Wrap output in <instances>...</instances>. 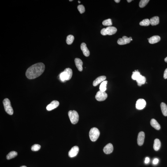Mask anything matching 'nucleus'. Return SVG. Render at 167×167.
<instances>
[{"mask_svg":"<svg viewBox=\"0 0 167 167\" xmlns=\"http://www.w3.org/2000/svg\"><path fill=\"white\" fill-rule=\"evenodd\" d=\"M45 69V65L42 63L34 64L27 69L26 76L28 78L32 79L39 77L43 73Z\"/></svg>","mask_w":167,"mask_h":167,"instance_id":"f257e3e1","label":"nucleus"},{"mask_svg":"<svg viewBox=\"0 0 167 167\" xmlns=\"http://www.w3.org/2000/svg\"><path fill=\"white\" fill-rule=\"evenodd\" d=\"M72 69L69 68H66L64 72L60 74V80L63 82L70 80L72 77Z\"/></svg>","mask_w":167,"mask_h":167,"instance_id":"f03ea898","label":"nucleus"},{"mask_svg":"<svg viewBox=\"0 0 167 167\" xmlns=\"http://www.w3.org/2000/svg\"><path fill=\"white\" fill-rule=\"evenodd\" d=\"M100 132L99 130L96 128H92L89 132L90 140L92 142H95L99 136Z\"/></svg>","mask_w":167,"mask_h":167,"instance_id":"7ed1b4c3","label":"nucleus"},{"mask_svg":"<svg viewBox=\"0 0 167 167\" xmlns=\"http://www.w3.org/2000/svg\"><path fill=\"white\" fill-rule=\"evenodd\" d=\"M70 120L72 124H76L79 121V116L76 111L70 110L68 113Z\"/></svg>","mask_w":167,"mask_h":167,"instance_id":"20e7f679","label":"nucleus"},{"mask_svg":"<svg viewBox=\"0 0 167 167\" xmlns=\"http://www.w3.org/2000/svg\"><path fill=\"white\" fill-rule=\"evenodd\" d=\"M3 104L5 111L10 115H13V110L11 105V102L9 99L5 98L3 101Z\"/></svg>","mask_w":167,"mask_h":167,"instance_id":"39448f33","label":"nucleus"},{"mask_svg":"<svg viewBox=\"0 0 167 167\" xmlns=\"http://www.w3.org/2000/svg\"><path fill=\"white\" fill-rule=\"evenodd\" d=\"M107 94L105 92H102L100 90L97 93L95 96L96 99L98 101H102L105 100L107 97Z\"/></svg>","mask_w":167,"mask_h":167,"instance_id":"423d86ee","label":"nucleus"},{"mask_svg":"<svg viewBox=\"0 0 167 167\" xmlns=\"http://www.w3.org/2000/svg\"><path fill=\"white\" fill-rule=\"evenodd\" d=\"M135 105L137 109L139 110L143 109L146 106V101L143 99H139L137 101Z\"/></svg>","mask_w":167,"mask_h":167,"instance_id":"0eeeda50","label":"nucleus"},{"mask_svg":"<svg viewBox=\"0 0 167 167\" xmlns=\"http://www.w3.org/2000/svg\"><path fill=\"white\" fill-rule=\"evenodd\" d=\"M131 39H132L131 37L128 38L127 36H124L122 38H120L118 40L117 43L120 45L126 44L130 42Z\"/></svg>","mask_w":167,"mask_h":167,"instance_id":"6e6552de","label":"nucleus"},{"mask_svg":"<svg viewBox=\"0 0 167 167\" xmlns=\"http://www.w3.org/2000/svg\"><path fill=\"white\" fill-rule=\"evenodd\" d=\"M59 105V102L58 101L54 100L52 102L46 106V109L48 111H50L56 108Z\"/></svg>","mask_w":167,"mask_h":167,"instance_id":"1a4fd4ad","label":"nucleus"},{"mask_svg":"<svg viewBox=\"0 0 167 167\" xmlns=\"http://www.w3.org/2000/svg\"><path fill=\"white\" fill-rule=\"evenodd\" d=\"M79 151V148L77 146H74L69 152L68 156L70 157H75L77 155Z\"/></svg>","mask_w":167,"mask_h":167,"instance_id":"9d476101","label":"nucleus"},{"mask_svg":"<svg viewBox=\"0 0 167 167\" xmlns=\"http://www.w3.org/2000/svg\"><path fill=\"white\" fill-rule=\"evenodd\" d=\"M145 137V134L143 132H140L138 134L137 142L138 145L139 146H142L144 143Z\"/></svg>","mask_w":167,"mask_h":167,"instance_id":"9b49d317","label":"nucleus"},{"mask_svg":"<svg viewBox=\"0 0 167 167\" xmlns=\"http://www.w3.org/2000/svg\"><path fill=\"white\" fill-rule=\"evenodd\" d=\"M113 147L111 143H109L106 145L104 148L103 151L104 153L106 154H109L113 152Z\"/></svg>","mask_w":167,"mask_h":167,"instance_id":"f8f14e48","label":"nucleus"},{"mask_svg":"<svg viewBox=\"0 0 167 167\" xmlns=\"http://www.w3.org/2000/svg\"><path fill=\"white\" fill-rule=\"evenodd\" d=\"M80 48L83 54L86 57H88L90 55V52L87 46V45L85 43H82L80 45Z\"/></svg>","mask_w":167,"mask_h":167,"instance_id":"ddd939ff","label":"nucleus"},{"mask_svg":"<svg viewBox=\"0 0 167 167\" xmlns=\"http://www.w3.org/2000/svg\"><path fill=\"white\" fill-rule=\"evenodd\" d=\"M75 62L78 70L80 72H81L83 70L82 65L83 63L82 61L80 59L76 58L75 59Z\"/></svg>","mask_w":167,"mask_h":167,"instance_id":"4468645a","label":"nucleus"},{"mask_svg":"<svg viewBox=\"0 0 167 167\" xmlns=\"http://www.w3.org/2000/svg\"><path fill=\"white\" fill-rule=\"evenodd\" d=\"M106 76H101L97 78L93 82V85L94 87H96L98 84L102 82H103L106 80Z\"/></svg>","mask_w":167,"mask_h":167,"instance_id":"2eb2a0df","label":"nucleus"},{"mask_svg":"<svg viewBox=\"0 0 167 167\" xmlns=\"http://www.w3.org/2000/svg\"><path fill=\"white\" fill-rule=\"evenodd\" d=\"M107 35H114L117 32V29L116 27L113 26H109L106 28Z\"/></svg>","mask_w":167,"mask_h":167,"instance_id":"dca6fc26","label":"nucleus"},{"mask_svg":"<svg viewBox=\"0 0 167 167\" xmlns=\"http://www.w3.org/2000/svg\"><path fill=\"white\" fill-rule=\"evenodd\" d=\"M160 39L161 38L159 36H154L149 39V42L151 44H154L159 42Z\"/></svg>","mask_w":167,"mask_h":167,"instance_id":"f3484780","label":"nucleus"},{"mask_svg":"<svg viewBox=\"0 0 167 167\" xmlns=\"http://www.w3.org/2000/svg\"><path fill=\"white\" fill-rule=\"evenodd\" d=\"M150 123L152 126L156 130H159L160 129V125L155 119H151Z\"/></svg>","mask_w":167,"mask_h":167,"instance_id":"a211bd4d","label":"nucleus"},{"mask_svg":"<svg viewBox=\"0 0 167 167\" xmlns=\"http://www.w3.org/2000/svg\"><path fill=\"white\" fill-rule=\"evenodd\" d=\"M150 24L154 26L158 24L159 22V17L155 16L152 18L150 20Z\"/></svg>","mask_w":167,"mask_h":167,"instance_id":"6ab92c4d","label":"nucleus"},{"mask_svg":"<svg viewBox=\"0 0 167 167\" xmlns=\"http://www.w3.org/2000/svg\"><path fill=\"white\" fill-rule=\"evenodd\" d=\"M161 142L159 139H156L154 141V149L155 151H158L160 148Z\"/></svg>","mask_w":167,"mask_h":167,"instance_id":"aec40b11","label":"nucleus"},{"mask_svg":"<svg viewBox=\"0 0 167 167\" xmlns=\"http://www.w3.org/2000/svg\"><path fill=\"white\" fill-rule=\"evenodd\" d=\"M146 78L144 76H142L141 75L136 81L137 82L138 85L139 86H141L142 85L144 84L146 82Z\"/></svg>","mask_w":167,"mask_h":167,"instance_id":"412c9836","label":"nucleus"},{"mask_svg":"<svg viewBox=\"0 0 167 167\" xmlns=\"http://www.w3.org/2000/svg\"><path fill=\"white\" fill-rule=\"evenodd\" d=\"M161 112L164 116H167V106L165 103L162 102L161 104Z\"/></svg>","mask_w":167,"mask_h":167,"instance_id":"4be33fe9","label":"nucleus"},{"mask_svg":"<svg viewBox=\"0 0 167 167\" xmlns=\"http://www.w3.org/2000/svg\"><path fill=\"white\" fill-rule=\"evenodd\" d=\"M17 155V152L15 151H12L9 153L6 156V158L8 160H10L11 159L14 158Z\"/></svg>","mask_w":167,"mask_h":167,"instance_id":"5701e85b","label":"nucleus"},{"mask_svg":"<svg viewBox=\"0 0 167 167\" xmlns=\"http://www.w3.org/2000/svg\"><path fill=\"white\" fill-rule=\"evenodd\" d=\"M107 81H104L101 84L99 87L100 90L102 92H105L106 90V85L107 84Z\"/></svg>","mask_w":167,"mask_h":167,"instance_id":"b1692460","label":"nucleus"},{"mask_svg":"<svg viewBox=\"0 0 167 167\" xmlns=\"http://www.w3.org/2000/svg\"><path fill=\"white\" fill-rule=\"evenodd\" d=\"M140 72L139 71L135 70V72H133L132 78L133 80H137L141 76Z\"/></svg>","mask_w":167,"mask_h":167,"instance_id":"393cba45","label":"nucleus"},{"mask_svg":"<svg viewBox=\"0 0 167 167\" xmlns=\"http://www.w3.org/2000/svg\"><path fill=\"white\" fill-rule=\"evenodd\" d=\"M74 38L73 35H70L67 37L66 39L67 43L68 45H71L73 43Z\"/></svg>","mask_w":167,"mask_h":167,"instance_id":"a878e982","label":"nucleus"},{"mask_svg":"<svg viewBox=\"0 0 167 167\" xmlns=\"http://www.w3.org/2000/svg\"><path fill=\"white\" fill-rule=\"evenodd\" d=\"M150 20L148 19H145L140 23V25L142 26H148L150 25Z\"/></svg>","mask_w":167,"mask_h":167,"instance_id":"bb28decb","label":"nucleus"},{"mask_svg":"<svg viewBox=\"0 0 167 167\" xmlns=\"http://www.w3.org/2000/svg\"><path fill=\"white\" fill-rule=\"evenodd\" d=\"M150 1L149 0H142L139 3V6L141 8L144 7Z\"/></svg>","mask_w":167,"mask_h":167,"instance_id":"cd10ccee","label":"nucleus"},{"mask_svg":"<svg viewBox=\"0 0 167 167\" xmlns=\"http://www.w3.org/2000/svg\"><path fill=\"white\" fill-rule=\"evenodd\" d=\"M102 24L104 26H110L112 25V20L110 19L105 20L102 22Z\"/></svg>","mask_w":167,"mask_h":167,"instance_id":"c85d7f7f","label":"nucleus"},{"mask_svg":"<svg viewBox=\"0 0 167 167\" xmlns=\"http://www.w3.org/2000/svg\"><path fill=\"white\" fill-rule=\"evenodd\" d=\"M41 146L39 144H35L32 146L31 149L32 151H38L40 149Z\"/></svg>","mask_w":167,"mask_h":167,"instance_id":"c756f323","label":"nucleus"},{"mask_svg":"<svg viewBox=\"0 0 167 167\" xmlns=\"http://www.w3.org/2000/svg\"><path fill=\"white\" fill-rule=\"evenodd\" d=\"M77 9L81 14L84 13L85 11V7L82 5H79L77 7Z\"/></svg>","mask_w":167,"mask_h":167,"instance_id":"7c9ffc66","label":"nucleus"},{"mask_svg":"<svg viewBox=\"0 0 167 167\" xmlns=\"http://www.w3.org/2000/svg\"><path fill=\"white\" fill-rule=\"evenodd\" d=\"M101 34L102 35L106 36L107 35V34L106 28H103L101 30Z\"/></svg>","mask_w":167,"mask_h":167,"instance_id":"2f4dec72","label":"nucleus"},{"mask_svg":"<svg viewBox=\"0 0 167 167\" xmlns=\"http://www.w3.org/2000/svg\"><path fill=\"white\" fill-rule=\"evenodd\" d=\"M159 162V160L157 158H155L153 161V164L154 165H156Z\"/></svg>","mask_w":167,"mask_h":167,"instance_id":"473e14b6","label":"nucleus"},{"mask_svg":"<svg viewBox=\"0 0 167 167\" xmlns=\"http://www.w3.org/2000/svg\"><path fill=\"white\" fill-rule=\"evenodd\" d=\"M163 77L164 79H167V68L164 71Z\"/></svg>","mask_w":167,"mask_h":167,"instance_id":"72a5a7b5","label":"nucleus"},{"mask_svg":"<svg viewBox=\"0 0 167 167\" xmlns=\"http://www.w3.org/2000/svg\"><path fill=\"white\" fill-rule=\"evenodd\" d=\"M150 161V158H149V157H146V159H145V163L146 164H147L148 163H149V161Z\"/></svg>","mask_w":167,"mask_h":167,"instance_id":"f704fd0d","label":"nucleus"},{"mask_svg":"<svg viewBox=\"0 0 167 167\" xmlns=\"http://www.w3.org/2000/svg\"><path fill=\"white\" fill-rule=\"evenodd\" d=\"M116 3H119L120 2V0H115L114 1Z\"/></svg>","mask_w":167,"mask_h":167,"instance_id":"c9c22d12","label":"nucleus"},{"mask_svg":"<svg viewBox=\"0 0 167 167\" xmlns=\"http://www.w3.org/2000/svg\"><path fill=\"white\" fill-rule=\"evenodd\" d=\"M127 1H128V3H130L132 2V0H127Z\"/></svg>","mask_w":167,"mask_h":167,"instance_id":"e433bc0d","label":"nucleus"},{"mask_svg":"<svg viewBox=\"0 0 167 167\" xmlns=\"http://www.w3.org/2000/svg\"><path fill=\"white\" fill-rule=\"evenodd\" d=\"M165 62L167 63V57L165 58Z\"/></svg>","mask_w":167,"mask_h":167,"instance_id":"4c0bfd02","label":"nucleus"},{"mask_svg":"<svg viewBox=\"0 0 167 167\" xmlns=\"http://www.w3.org/2000/svg\"><path fill=\"white\" fill-rule=\"evenodd\" d=\"M20 167H27L25 166H24V165H23V166H20Z\"/></svg>","mask_w":167,"mask_h":167,"instance_id":"58836bf2","label":"nucleus"},{"mask_svg":"<svg viewBox=\"0 0 167 167\" xmlns=\"http://www.w3.org/2000/svg\"><path fill=\"white\" fill-rule=\"evenodd\" d=\"M78 3H80V1H78Z\"/></svg>","mask_w":167,"mask_h":167,"instance_id":"ea45409f","label":"nucleus"},{"mask_svg":"<svg viewBox=\"0 0 167 167\" xmlns=\"http://www.w3.org/2000/svg\"><path fill=\"white\" fill-rule=\"evenodd\" d=\"M73 1V0H72V1H70H70Z\"/></svg>","mask_w":167,"mask_h":167,"instance_id":"a19ab883","label":"nucleus"}]
</instances>
